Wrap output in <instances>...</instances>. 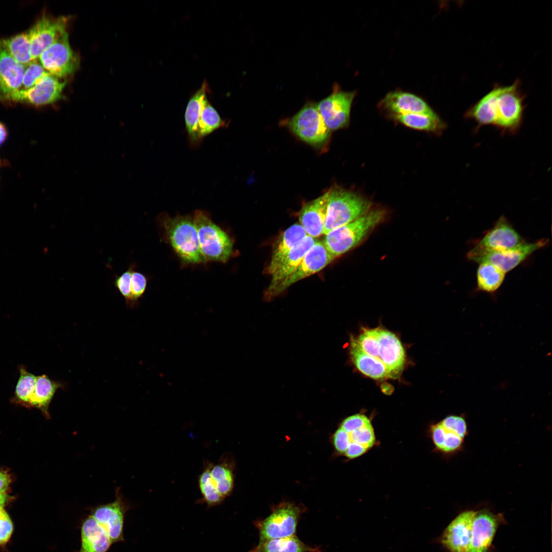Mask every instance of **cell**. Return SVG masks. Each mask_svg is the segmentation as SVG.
<instances>
[{
	"instance_id": "6da1fadb",
	"label": "cell",
	"mask_w": 552,
	"mask_h": 552,
	"mask_svg": "<svg viewBox=\"0 0 552 552\" xmlns=\"http://www.w3.org/2000/svg\"><path fill=\"white\" fill-rule=\"evenodd\" d=\"M519 83L494 87L467 110L466 117L479 126L492 125L502 132L515 133L521 126L524 111Z\"/></svg>"
},
{
	"instance_id": "7a4b0ae2",
	"label": "cell",
	"mask_w": 552,
	"mask_h": 552,
	"mask_svg": "<svg viewBox=\"0 0 552 552\" xmlns=\"http://www.w3.org/2000/svg\"><path fill=\"white\" fill-rule=\"evenodd\" d=\"M386 213L383 208H372L354 221L332 230L323 241L326 248L334 258L354 248L384 220Z\"/></svg>"
},
{
	"instance_id": "3957f363",
	"label": "cell",
	"mask_w": 552,
	"mask_h": 552,
	"mask_svg": "<svg viewBox=\"0 0 552 552\" xmlns=\"http://www.w3.org/2000/svg\"><path fill=\"white\" fill-rule=\"evenodd\" d=\"M335 450L352 459L359 457L376 443L371 421L364 415L357 413L346 418L335 431L333 438Z\"/></svg>"
},
{
	"instance_id": "277c9868",
	"label": "cell",
	"mask_w": 552,
	"mask_h": 552,
	"mask_svg": "<svg viewBox=\"0 0 552 552\" xmlns=\"http://www.w3.org/2000/svg\"><path fill=\"white\" fill-rule=\"evenodd\" d=\"M329 191L325 235L354 221L372 209V201L359 193L339 187Z\"/></svg>"
},
{
	"instance_id": "5b68a950",
	"label": "cell",
	"mask_w": 552,
	"mask_h": 552,
	"mask_svg": "<svg viewBox=\"0 0 552 552\" xmlns=\"http://www.w3.org/2000/svg\"><path fill=\"white\" fill-rule=\"evenodd\" d=\"M163 226L168 241L183 261L190 264L204 261L193 216L165 217Z\"/></svg>"
},
{
	"instance_id": "8992f818",
	"label": "cell",
	"mask_w": 552,
	"mask_h": 552,
	"mask_svg": "<svg viewBox=\"0 0 552 552\" xmlns=\"http://www.w3.org/2000/svg\"><path fill=\"white\" fill-rule=\"evenodd\" d=\"M200 250L204 261L225 262L233 252V243L229 235L210 217L200 210L193 215Z\"/></svg>"
},
{
	"instance_id": "52a82bcc",
	"label": "cell",
	"mask_w": 552,
	"mask_h": 552,
	"mask_svg": "<svg viewBox=\"0 0 552 552\" xmlns=\"http://www.w3.org/2000/svg\"><path fill=\"white\" fill-rule=\"evenodd\" d=\"M305 510L304 507L290 502L274 507L267 517L254 522L259 531V541L295 535L298 521Z\"/></svg>"
},
{
	"instance_id": "ba28073f",
	"label": "cell",
	"mask_w": 552,
	"mask_h": 552,
	"mask_svg": "<svg viewBox=\"0 0 552 552\" xmlns=\"http://www.w3.org/2000/svg\"><path fill=\"white\" fill-rule=\"evenodd\" d=\"M430 432L438 451L448 456L458 454L464 449L469 433L466 416L464 414L449 415L432 425Z\"/></svg>"
},
{
	"instance_id": "9c48e42d",
	"label": "cell",
	"mask_w": 552,
	"mask_h": 552,
	"mask_svg": "<svg viewBox=\"0 0 552 552\" xmlns=\"http://www.w3.org/2000/svg\"><path fill=\"white\" fill-rule=\"evenodd\" d=\"M38 59L46 71L61 79L73 74L80 62L70 45L66 31L42 53Z\"/></svg>"
},
{
	"instance_id": "30bf717a",
	"label": "cell",
	"mask_w": 552,
	"mask_h": 552,
	"mask_svg": "<svg viewBox=\"0 0 552 552\" xmlns=\"http://www.w3.org/2000/svg\"><path fill=\"white\" fill-rule=\"evenodd\" d=\"M288 123L289 126L295 135L311 145L322 144L329 137L330 130L315 103H306Z\"/></svg>"
},
{
	"instance_id": "8fae6325",
	"label": "cell",
	"mask_w": 552,
	"mask_h": 552,
	"mask_svg": "<svg viewBox=\"0 0 552 552\" xmlns=\"http://www.w3.org/2000/svg\"><path fill=\"white\" fill-rule=\"evenodd\" d=\"M524 242V239L502 216L467 253V257L473 258L485 254L502 251L513 248Z\"/></svg>"
},
{
	"instance_id": "7c38bea8",
	"label": "cell",
	"mask_w": 552,
	"mask_h": 552,
	"mask_svg": "<svg viewBox=\"0 0 552 552\" xmlns=\"http://www.w3.org/2000/svg\"><path fill=\"white\" fill-rule=\"evenodd\" d=\"M356 94L355 90H343L337 83H335L331 94L317 104L330 130H336L348 126L352 105Z\"/></svg>"
},
{
	"instance_id": "4fadbf2b",
	"label": "cell",
	"mask_w": 552,
	"mask_h": 552,
	"mask_svg": "<svg viewBox=\"0 0 552 552\" xmlns=\"http://www.w3.org/2000/svg\"><path fill=\"white\" fill-rule=\"evenodd\" d=\"M334 259L323 242L317 240L293 273L280 283L266 299L270 300L293 284L320 271Z\"/></svg>"
},
{
	"instance_id": "5bb4252c",
	"label": "cell",
	"mask_w": 552,
	"mask_h": 552,
	"mask_svg": "<svg viewBox=\"0 0 552 552\" xmlns=\"http://www.w3.org/2000/svg\"><path fill=\"white\" fill-rule=\"evenodd\" d=\"M66 82L50 74L37 85L26 89H20L6 96L3 100L24 102L35 106L55 103L62 97Z\"/></svg>"
},
{
	"instance_id": "9a60e30c",
	"label": "cell",
	"mask_w": 552,
	"mask_h": 552,
	"mask_svg": "<svg viewBox=\"0 0 552 552\" xmlns=\"http://www.w3.org/2000/svg\"><path fill=\"white\" fill-rule=\"evenodd\" d=\"M67 19L65 17L44 15L38 19L27 32L32 60L38 59L42 53L65 31Z\"/></svg>"
},
{
	"instance_id": "2e32d148",
	"label": "cell",
	"mask_w": 552,
	"mask_h": 552,
	"mask_svg": "<svg viewBox=\"0 0 552 552\" xmlns=\"http://www.w3.org/2000/svg\"><path fill=\"white\" fill-rule=\"evenodd\" d=\"M505 522L502 514L486 508L477 511L467 552H488L498 528Z\"/></svg>"
},
{
	"instance_id": "e0dca14e",
	"label": "cell",
	"mask_w": 552,
	"mask_h": 552,
	"mask_svg": "<svg viewBox=\"0 0 552 552\" xmlns=\"http://www.w3.org/2000/svg\"><path fill=\"white\" fill-rule=\"evenodd\" d=\"M378 107L390 118L408 113L438 116L422 98L401 90H395L387 93L379 102Z\"/></svg>"
},
{
	"instance_id": "ac0fdd59",
	"label": "cell",
	"mask_w": 552,
	"mask_h": 552,
	"mask_svg": "<svg viewBox=\"0 0 552 552\" xmlns=\"http://www.w3.org/2000/svg\"><path fill=\"white\" fill-rule=\"evenodd\" d=\"M548 242L547 238H542L533 242L524 241L508 249L484 254L473 258L471 261L478 264L483 262L492 264L506 273L517 267Z\"/></svg>"
},
{
	"instance_id": "d6986e66",
	"label": "cell",
	"mask_w": 552,
	"mask_h": 552,
	"mask_svg": "<svg viewBox=\"0 0 552 552\" xmlns=\"http://www.w3.org/2000/svg\"><path fill=\"white\" fill-rule=\"evenodd\" d=\"M129 508L118 489L113 501L93 508L90 515L105 528L113 543L124 540V517Z\"/></svg>"
},
{
	"instance_id": "ffe728a7",
	"label": "cell",
	"mask_w": 552,
	"mask_h": 552,
	"mask_svg": "<svg viewBox=\"0 0 552 552\" xmlns=\"http://www.w3.org/2000/svg\"><path fill=\"white\" fill-rule=\"evenodd\" d=\"M476 512L475 510H466L461 512L445 528L439 540L448 551L467 552Z\"/></svg>"
},
{
	"instance_id": "44dd1931",
	"label": "cell",
	"mask_w": 552,
	"mask_h": 552,
	"mask_svg": "<svg viewBox=\"0 0 552 552\" xmlns=\"http://www.w3.org/2000/svg\"><path fill=\"white\" fill-rule=\"evenodd\" d=\"M379 341V359L384 364L387 377L396 379L403 370L405 354L403 347L393 332L377 328Z\"/></svg>"
},
{
	"instance_id": "7402d4cb",
	"label": "cell",
	"mask_w": 552,
	"mask_h": 552,
	"mask_svg": "<svg viewBox=\"0 0 552 552\" xmlns=\"http://www.w3.org/2000/svg\"><path fill=\"white\" fill-rule=\"evenodd\" d=\"M330 191L305 204L299 214V222L307 236L313 238L324 234Z\"/></svg>"
},
{
	"instance_id": "603a6c76",
	"label": "cell",
	"mask_w": 552,
	"mask_h": 552,
	"mask_svg": "<svg viewBox=\"0 0 552 552\" xmlns=\"http://www.w3.org/2000/svg\"><path fill=\"white\" fill-rule=\"evenodd\" d=\"M26 67L10 55L0 39V100L21 89Z\"/></svg>"
},
{
	"instance_id": "cb8c5ba5",
	"label": "cell",
	"mask_w": 552,
	"mask_h": 552,
	"mask_svg": "<svg viewBox=\"0 0 552 552\" xmlns=\"http://www.w3.org/2000/svg\"><path fill=\"white\" fill-rule=\"evenodd\" d=\"M316 241L315 238L307 236L290 251L277 269L271 275L270 284L266 290V298L280 283L293 273Z\"/></svg>"
},
{
	"instance_id": "d4e9b609",
	"label": "cell",
	"mask_w": 552,
	"mask_h": 552,
	"mask_svg": "<svg viewBox=\"0 0 552 552\" xmlns=\"http://www.w3.org/2000/svg\"><path fill=\"white\" fill-rule=\"evenodd\" d=\"M81 537L78 552H107L112 544L105 528L90 515L82 523Z\"/></svg>"
},
{
	"instance_id": "484cf974",
	"label": "cell",
	"mask_w": 552,
	"mask_h": 552,
	"mask_svg": "<svg viewBox=\"0 0 552 552\" xmlns=\"http://www.w3.org/2000/svg\"><path fill=\"white\" fill-rule=\"evenodd\" d=\"M307 236L305 230L298 223L287 228L274 246L271 259L266 269V273L271 275L290 251Z\"/></svg>"
},
{
	"instance_id": "4316f807",
	"label": "cell",
	"mask_w": 552,
	"mask_h": 552,
	"mask_svg": "<svg viewBox=\"0 0 552 552\" xmlns=\"http://www.w3.org/2000/svg\"><path fill=\"white\" fill-rule=\"evenodd\" d=\"M210 89L206 81L190 98L185 113V122L189 143L192 146L199 144L197 135L198 123L204 100Z\"/></svg>"
},
{
	"instance_id": "83f0119b",
	"label": "cell",
	"mask_w": 552,
	"mask_h": 552,
	"mask_svg": "<svg viewBox=\"0 0 552 552\" xmlns=\"http://www.w3.org/2000/svg\"><path fill=\"white\" fill-rule=\"evenodd\" d=\"M349 348L351 360L361 373L375 380L383 379L387 377L386 367L383 362L379 358L365 353L352 336L350 337Z\"/></svg>"
},
{
	"instance_id": "f1b7e54d",
	"label": "cell",
	"mask_w": 552,
	"mask_h": 552,
	"mask_svg": "<svg viewBox=\"0 0 552 552\" xmlns=\"http://www.w3.org/2000/svg\"><path fill=\"white\" fill-rule=\"evenodd\" d=\"M319 547L307 545L296 535L262 541L248 552H321Z\"/></svg>"
},
{
	"instance_id": "f546056e",
	"label": "cell",
	"mask_w": 552,
	"mask_h": 552,
	"mask_svg": "<svg viewBox=\"0 0 552 552\" xmlns=\"http://www.w3.org/2000/svg\"><path fill=\"white\" fill-rule=\"evenodd\" d=\"M396 122L413 129L441 134L445 129V123L438 116L420 113H408L392 118Z\"/></svg>"
},
{
	"instance_id": "4dcf8cb0",
	"label": "cell",
	"mask_w": 552,
	"mask_h": 552,
	"mask_svg": "<svg viewBox=\"0 0 552 552\" xmlns=\"http://www.w3.org/2000/svg\"><path fill=\"white\" fill-rule=\"evenodd\" d=\"M61 387H63V384L61 382L51 380L46 375L37 376L28 405L39 408L48 413V407L52 399L56 390Z\"/></svg>"
},
{
	"instance_id": "1f68e13d",
	"label": "cell",
	"mask_w": 552,
	"mask_h": 552,
	"mask_svg": "<svg viewBox=\"0 0 552 552\" xmlns=\"http://www.w3.org/2000/svg\"><path fill=\"white\" fill-rule=\"evenodd\" d=\"M211 476L220 494L225 498L232 492L234 487L233 465L229 457L224 456L216 465L211 464Z\"/></svg>"
},
{
	"instance_id": "d6a6232c",
	"label": "cell",
	"mask_w": 552,
	"mask_h": 552,
	"mask_svg": "<svg viewBox=\"0 0 552 552\" xmlns=\"http://www.w3.org/2000/svg\"><path fill=\"white\" fill-rule=\"evenodd\" d=\"M505 273L492 264L479 263L476 272L478 289L489 293L496 291L502 284Z\"/></svg>"
},
{
	"instance_id": "836d02e7",
	"label": "cell",
	"mask_w": 552,
	"mask_h": 552,
	"mask_svg": "<svg viewBox=\"0 0 552 552\" xmlns=\"http://www.w3.org/2000/svg\"><path fill=\"white\" fill-rule=\"evenodd\" d=\"M1 41L10 55L19 63L27 66L33 61L27 32L19 33Z\"/></svg>"
},
{
	"instance_id": "e575fe53",
	"label": "cell",
	"mask_w": 552,
	"mask_h": 552,
	"mask_svg": "<svg viewBox=\"0 0 552 552\" xmlns=\"http://www.w3.org/2000/svg\"><path fill=\"white\" fill-rule=\"evenodd\" d=\"M226 126L217 110L209 102L208 98L204 100L198 123L197 135L199 141L214 131Z\"/></svg>"
},
{
	"instance_id": "d590c367",
	"label": "cell",
	"mask_w": 552,
	"mask_h": 552,
	"mask_svg": "<svg viewBox=\"0 0 552 552\" xmlns=\"http://www.w3.org/2000/svg\"><path fill=\"white\" fill-rule=\"evenodd\" d=\"M211 464H208L198 477V486L203 500L208 507L218 505L222 502L223 498L219 493L211 476Z\"/></svg>"
},
{
	"instance_id": "8d00e7d4",
	"label": "cell",
	"mask_w": 552,
	"mask_h": 552,
	"mask_svg": "<svg viewBox=\"0 0 552 552\" xmlns=\"http://www.w3.org/2000/svg\"><path fill=\"white\" fill-rule=\"evenodd\" d=\"M19 371L20 375L15 387L14 398L18 402L28 405L37 376L28 372L22 365H20Z\"/></svg>"
},
{
	"instance_id": "74e56055",
	"label": "cell",
	"mask_w": 552,
	"mask_h": 552,
	"mask_svg": "<svg viewBox=\"0 0 552 552\" xmlns=\"http://www.w3.org/2000/svg\"><path fill=\"white\" fill-rule=\"evenodd\" d=\"M356 339L365 353L379 358V341L377 328L365 329Z\"/></svg>"
},
{
	"instance_id": "f35d334b",
	"label": "cell",
	"mask_w": 552,
	"mask_h": 552,
	"mask_svg": "<svg viewBox=\"0 0 552 552\" xmlns=\"http://www.w3.org/2000/svg\"><path fill=\"white\" fill-rule=\"evenodd\" d=\"M49 74L43 67L39 61H32L26 67L24 72L22 89L30 88L38 84L42 79Z\"/></svg>"
},
{
	"instance_id": "ab89813d",
	"label": "cell",
	"mask_w": 552,
	"mask_h": 552,
	"mask_svg": "<svg viewBox=\"0 0 552 552\" xmlns=\"http://www.w3.org/2000/svg\"><path fill=\"white\" fill-rule=\"evenodd\" d=\"M147 278L145 274L135 268L131 278V299L129 307H133L145 293L147 286Z\"/></svg>"
},
{
	"instance_id": "60d3db41",
	"label": "cell",
	"mask_w": 552,
	"mask_h": 552,
	"mask_svg": "<svg viewBox=\"0 0 552 552\" xmlns=\"http://www.w3.org/2000/svg\"><path fill=\"white\" fill-rule=\"evenodd\" d=\"M135 265L131 264L127 270L115 277L113 284L120 294L124 297L128 306L131 299V278Z\"/></svg>"
},
{
	"instance_id": "b9f144b4",
	"label": "cell",
	"mask_w": 552,
	"mask_h": 552,
	"mask_svg": "<svg viewBox=\"0 0 552 552\" xmlns=\"http://www.w3.org/2000/svg\"><path fill=\"white\" fill-rule=\"evenodd\" d=\"M13 530L10 518L3 508H0V545L5 544L9 541Z\"/></svg>"
},
{
	"instance_id": "7bdbcfd3",
	"label": "cell",
	"mask_w": 552,
	"mask_h": 552,
	"mask_svg": "<svg viewBox=\"0 0 552 552\" xmlns=\"http://www.w3.org/2000/svg\"><path fill=\"white\" fill-rule=\"evenodd\" d=\"M10 478L7 474L0 471V493H6L10 484Z\"/></svg>"
},
{
	"instance_id": "ee69618b",
	"label": "cell",
	"mask_w": 552,
	"mask_h": 552,
	"mask_svg": "<svg viewBox=\"0 0 552 552\" xmlns=\"http://www.w3.org/2000/svg\"><path fill=\"white\" fill-rule=\"evenodd\" d=\"M8 136V131L4 124L0 122V146L5 141Z\"/></svg>"
},
{
	"instance_id": "f6af8a7d",
	"label": "cell",
	"mask_w": 552,
	"mask_h": 552,
	"mask_svg": "<svg viewBox=\"0 0 552 552\" xmlns=\"http://www.w3.org/2000/svg\"><path fill=\"white\" fill-rule=\"evenodd\" d=\"M8 497L6 493H0V508H3L7 501Z\"/></svg>"
}]
</instances>
